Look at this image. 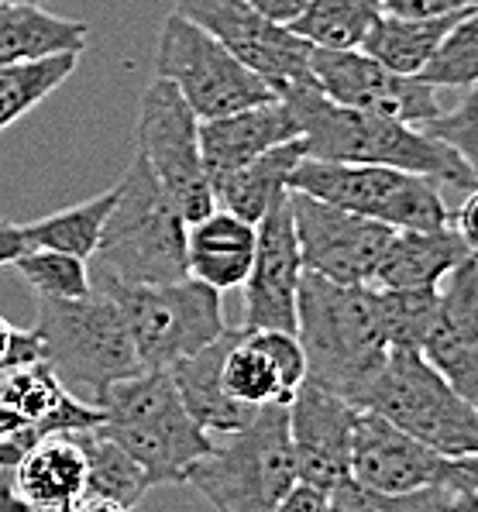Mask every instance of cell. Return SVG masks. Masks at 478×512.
Segmentation results:
<instances>
[{
  "label": "cell",
  "instance_id": "obj_37",
  "mask_svg": "<svg viewBox=\"0 0 478 512\" xmlns=\"http://www.w3.org/2000/svg\"><path fill=\"white\" fill-rule=\"evenodd\" d=\"M38 361H42V337L35 334V327L21 330L0 317V375L21 372Z\"/></svg>",
  "mask_w": 478,
  "mask_h": 512
},
{
  "label": "cell",
  "instance_id": "obj_25",
  "mask_svg": "<svg viewBox=\"0 0 478 512\" xmlns=\"http://www.w3.org/2000/svg\"><path fill=\"white\" fill-rule=\"evenodd\" d=\"M90 28L49 14L42 4H0V62H31L49 55H80Z\"/></svg>",
  "mask_w": 478,
  "mask_h": 512
},
{
  "label": "cell",
  "instance_id": "obj_6",
  "mask_svg": "<svg viewBox=\"0 0 478 512\" xmlns=\"http://www.w3.org/2000/svg\"><path fill=\"white\" fill-rule=\"evenodd\" d=\"M217 512H276L296 485L286 406H262L241 430L214 437V451L186 475Z\"/></svg>",
  "mask_w": 478,
  "mask_h": 512
},
{
  "label": "cell",
  "instance_id": "obj_15",
  "mask_svg": "<svg viewBox=\"0 0 478 512\" xmlns=\"http://www.w3.org/2000/svg\"><path fill=\"white\" fill-rule=\"evenodd\" d=\"M310 80L327 100L355 110L396 117L420 128L444 110L441 90L420 76H399L365 55L362 49H317L310 45Z\"/></svg>",
  "mask_w": 478,
  "mask_h": 512
},
{
  "label": "cell",
  "instance_id": "obj_32",
  "mask_svg": "<svg viewBox=\"0 0 478 512\" xmlns=\"http://www.w3.org/2000/svg\"><path fill=\"white\" fill-rule=\"evenodd\" d=\"M80 55H49L31 62H0V131L31 114L73 76Z\"/></svg>",
  "mask_w": 478,
  "mask_h": 512
},
{
  "label": "cell",
  "instance_id": "obj_34",
  "mask_svg": "<svg viewBox=\"0 0 478 512\" xmlns=\"http://www.w3.org/2000/svg\"><path fill=\"white\" fill-rule=\"evenodd\" d=\"M420 80L437 90H468L478 80V21L475 11H468L454 28L437 42L430 59L423 62Z\"/></svg>",
  "mask_w": 478,
  "mask_h": 512
},
{
  "label": "cell",
  "instance_id": "obj_7",
  "mask_svg": "<svg viewBox=\"0 0 478 512\" xmlns=\"http://www.w3.org/2000/svg\"><path fill=\"white\" fill-rule=\"evenodd\" d=\"M289 189L348 214L379 220L393 231H434L451 220L437 179L389 165L300 159L289 176Z\"/></svg>",
  "mask_w": 478,
  "mask_h": 512
},
{
  "label": "cell",
  "instance_id": "obj_39",
  "mask_svg": "<svg viewBox=\"0 0 478 512\" xmlns=\"http://www.w3.org/2000/svg\"><path fill=\"white\" fill-rule=\"evenodd\" d=\"M276 512H327V492L324 488H313L307 482H296L282 495Z\"/></svg>",
  "mask_w": 478,
  "mask_h": 512
},
{
  "label": "cell",
  "instance_id": "obj_1",
  "mask_svg": "<svg viewBox=\"0 0 478 512\" xmlns=\"http://www.w3.org/2000/svg\"><path fill=\"white\" fill-rule=\"evenodd\" d=\"M279 100L293 110L307 159L351 162V165H389V169L420 172L441 186H458L472 193L478 176L454 148L423 135L413 124L396 117L355 110L327 100L317 86H286Z\"/></svg>",
  "mask_w": 478,
  "mask_h": 512
},
{
  "label": "cell",
  "instance_id": "obj_38",
  "mask_svg": "<svg viewBox=\"0 0 478 512\" xmlns=\"http://www.w3.org/2000/svg\"><path fill=\"white\" fill-rule=\"evenodd\" d=\"M475 7V0H379L382 14L396 18H441V14H458Z\"/></svg>",
  "mask_w": 478,
  "mask_h": 512
},
{
  "label": "cell",
  "instance_id": "obj_24",
  "mask_svg": "<svg viewBox=\"0 0 478 512\" xmlns=\"http://www.w3.org/2000/svg\"><path fill=\"white\" fill-rule=\"evenodd\" d=\"M11 485L38 512L73 509L86 495V461L80 444L69 433L38 437L14 464Z\"/></svg>",
  "mask_w": 478,
  "mask_h": 512
},
{
  "label": "cell",
  "instance_id": "obj_10",
  "mask_svg": "<svg viewBox=\"0 0 478 512\" xmlns=\"http://www.w3.org/2000/svg\"><path fill=\"white\" fill-rule=\"evenodd\" d=\"M155 73L159 80L176 86L179 97L200 121L276 100V90L262 76L234 59L217 38H210L179 11H172L162 25Z\"/></svg>",
  "mask_w": 478,
  "mask_h": 512
},
{
  "label": "cell",
  "instance_id": "obj_13",
  "mask_svg": "<svg viewBox=\"0 0 478 512\" xmlns=\"http://www.w3.org/2000/svg\"><path fill=\"white\" fill-rule=\"evenodd\" d=\"M176 11L207 31L238 62L276 90L310 86V42L296 38L286 25L262 18L245 0H176Z\"/></svg>",
  "mask_w": 478,
  "mask_h": 512
},
{
  "label": "cell",
  "instance_id": "obj_21",
  "mask_svg": "<svg viewBox=\"0 0 478 512\" xmlns=\"http://www.w3.org/2000/svg\"><path fill=\"white\" fill-rule=\"evenodd\" d=\"M255 258V224L224 207H214L207 217L186 227V275L231 293L241 289L252 272Z\"/></svg>",
  "mask_w": 478,
  "mask_h": 512
},
{
  "label": "cell",
  "instance_id": "obj_42",
  "mask_svg": "<svg viewBox=\"0 0 478 512\" xmlns=\"http://www.w3.org/2000/svg\"><path fill=\"white\" fill-rule=\"evenodd\" d=\"M475 214H478V196H475V189H472V193L465 196V203H461V207H458V214H451V220H448V224H451L454 231H458L461 238H465L468 244H472V248L478 244V234H475Z\"/></svg>",
  "mask_w": 478,
  "mask_h": 512
},
{
  "label": "cell",
  "instance_id": "obj_17",
  "mask_svg": "<svg viewBox=\"0 0 478 512\" xmlns=\"http://www.w3.org/2000/svg\"><path fill=\"white\" fill-rule=\"evenodd\" d=\"M358 406L317 382H303L286 403L289 447H293L296 482L334 488L348 478L351 433Z\"/></svg>",
  "mask_w": 478,
  "mask_h": 512
},
{
  "label": "cell",
  "instance_id": "obj_9",
  "mask_svg": "<svg viewBox=\"0 0 478 512\" xmlns=\"http://www.w3.org/2000/svg\"><path fill=\"white\" fill-rule=\"evenodd\" d=\"M114 299L141 368H169L227 330L221 293L197 279L162 286H104Z\"/></svg>",
  "mask_w": 478,
  "mask_h": 512
},
{
  "label": "cell",
  "instance_id": "obj_12",
  "mask_svg": "<svg viewBox=\"0 0 478 512\" xmlns=\"http://www.w3.org/2000/svg\"><path fill=\"white\" fill-rule=\"evenodd\" d=\"M348 478L375 492L403 495L420 488H478V454L444 458L372 409H358Z\"/></svg>",
  "mask_w": 478,
  "mask_h": 512
},
{
  "label": "cell",
  "instance_id": "obj_23",
  "mask_svg": "<svg viewBox=\"0 0 478 512\" xmlns=\"http://www.w3.org/2000/svg\"><path fill=\"white\" fill-rule=\"evenodd\" d=\"M234 334H238V327H227L214 344L186 354V358H179L176 365L166 368L179 399H183L186 413H190L210 437H224V433L241 430L255 413V409L234 403L221 385V365H224V354L231 348Z\"/></svg>",
  "mask_w": 478,
  "mask_h": 512
},
{
  "label": "cell",
  "instance_id": "obj_8",
  "mask_svg": "<svg viewBox=\"0 0 478 512\" xmlns=\"http://www.w3.org/2000/svg\"><path fill=\"white\" fill-rule=\"evenodd\" d=\"M362 409H372L444 458L478 454L475 403L451 389L420 351H389L386 365L368 382Z\"/></svg>",
  "mask_w": 478,
  "mask_h": 512
},
{
  "label": "cell",
  "instance_id": "obj_41",
  "mask_svg": "<svg viewBox=\"0 0 478 512\" xmlns=\"http://www.w3.org/2000/svg\"><path fill=\"white\" fill-rule=\"evenodd\" d=\"M248 7H255L262 18L276 21V25H289L296 21V14L307 7V0H245Z\"/></svg>",
  "mask_w": 478,
  "mask_h": 512
},
{
  "label": "cell",
  "instance_id": "obj_36",
  "mask_svg": "<svg viewBox=\"0 0 478 512\" xmlns=\"http://www.w3.org/2000/svg\"><path fill=\"white\" fill-rule=\"evenodd\" d=\"M475 110H478V97H475V86H468L465 97L458 100V107H444L437 117L420 124L423 135L437 138L441 145L454 148L468 165H475L478 159V121H475Z\"/></svg>",
  "mask_w": 478,
  "mask_h": 512
},
{
  "label": "cell",
  "instance_id": "obj_44",
  "mask_svg": "<svg viewBox=\"0 0 478 512\" xmlns=\"http://www.w3.org/2000/svg\"><path fill=\"white\" fill-rule=\"evenodd\" d=\"M73 512H131V509H124L121 502H111V499H97V495H83V499L73 506Z\"/></svg>",
  "mask_w": 478,
  "mask_h": 512
},
{
  "label": "cell",
  "instance_id": "obj_3",
  "mask_svg": "<svg viewBox=\"0 0 478 512\" xmlns=\"http://www.w3.org/2000/svg\"><path fill=\"white\" fill-rule=\"evenodd\" d=\"M186 220L141 155L117 183L114 207L86 258L90 286H162L186 279Z\"/></svg>",
  "mask_w": 478,
  "mask_h": 512
},
{
  "label": "cell",
  "instance_id": "obj_19",
  "mask_svg": "<svg viewBox=\"0 0 478 512\" xmlns=\"http://www.w3.org/2000/svg\"><path fill=\"white\" fill-rule=\"evenodd\" d=\"M307 382V358L286 330H238L221 365V385L248 409L286 406Z\"/></svg>",
  "mask_w": 478,
  "mask_h": 512
},
{
  "label": "cell",
  "instance_id": "obj_35",
  "mask_svg": "<svg viewBox=\"0 0 478 512\" xmlns=\"http://www.w3.org/2000/svg\"><path fill=\"white\" fill-rule=\"evenodd\" d=\"M21 279L28 282V289L35 299H83L90 296V269L83 258L62 255V251L49 248H28L25 255L14 262Z\"/></svg>",
  "mask_w": 478,
  "mask_h": 512
},
{
  "label": "cell",
  "instance_id": "obj_43",
  "mask_svg": "<svg viewBox=\"0 0 478 512\" xmlns=\"http://www.w3.org/2000/svg\"><path fill=\"white\" fill-rule=\"evenodd\" d=\"M0 512H38L25 495L14 492V485H0Z\"/></svg>",
  "mask_w": 478,
  "mask_h": 512
},
{
  "label": "cell",
  "instance_id": "obj_4",
  "mask_svg": "<svg viewBox=\"0 0 478 512\" xmlns=\"http://www.w3.org/2000/svg\"><path fill=\"white\" fill-rule=\"evenodd\" d=\"M97 409V430L138 464L148 488L183 485L193 464L214 451V437L186 413L166 368H141L107 385Z\"/></svg>",
  "mask_w": 478,
  "mask_h": 512
},
{
  "label": "cell",
  "instance_id": "obj_5",
  "mask_svg": "<svg viewBox=\"0 0 478 512\" xmlns=\"http://www.w3.org/2000/svg\"><path fill=\"white\" fill-rule=\"evenodd\" d=\"M42 361L73 399L97 406L107 385L141 372L114 299L90 289L83 299H35Z\"/></svg>",
  "mask_w": 478,
  "mask_h": 512
},
{
  "label": "cell",
  "instance_id": "obj_40",
  "mask_svg": "<svg viewBox=\"0 0 478 512\" xmlns=\"http://www.w3.org/2000/svg\"><path fill=\"white\" fill-rule=\"evenodd\" d=\"M25 251H28V241H25V234H21V224L0 217V269L14 265Z\"/></svg>",
  "mask_w": 478,
  "mask_h": 512
},
{
  "label": "cell",
  "instance_id": "obj_28",
  "mask_svg": "<svg viewBox=\"0 0 478 512\" xmlns=\"http://www.w3.org/2000/svg\"><path fill=\"white\" fill-rule=\"evenodd\" d=\"M117 186H111L107 193H97L83 203H73L66 210H56V214H45L38 220H28L21 224V234H25L28 248H49V251H62V255L73 258H90L93 248L100 241V231L107 224V214L114 207Z\"/></svg>",
  "mask_w": 478,
  "mask_h": 512
},
{
  "label": "cell",
  "instance_id": "obj_18",
  "mask_svg": "<svg viewBox=\"0 0 478 512\" xmlns=\"http://www.w3.org/2000/svg\"><path fill=\"white\" fill-rule=\"evenodd\" d=\"M420 354L468 403H478V265L475 255L437 286V313Z\"/></svg>",
  "mask_w": 478,
  "mask_h": 512
},
{
  "label": "cell",
  "instance_id": "obj_16",
  "mask_svg": "<svg viewBox=\"0 0 478 512\" xmlns=\"http://www.w3.org/2000/svg\"><path fill=\"white\" fill-rule=\"evenodd\" d=\"M300 244L293 231L289 189L269 203L255 224V258L245 279V320L238 330H286L296 334V289H300Z\"/></svg>",
  "mask_w": 478,
  "mask_h": 512
},
{
  "label": "cell",
  "instance_id": "obj_26",
  "mask_svg": "<svg viewBox=\"0 0 478 512\" xmlns=\"http://www.w3.org/2000/svg\"><path fill=\"white\" fill-rule=\"evenodd\" d=\"M300 159H307L300 138L269 148L265 155H258V159L241 165V169L227 172L224 179H217L214 200L221 203L224 210H231V214L258 224L265 210H269V203L289 189V176H293Z\"/></svg>",
  "mask_w": 478,
  "mask_h": 512
},
{
  "label": "cell",
  "instance_id": "obj_29",
  "mask_svg": "<svg viewBox=\"0 0 478 512\" xmlns=\"http://www.w3.org/2000/svg\"><path fill=\"white\" fill-rule=\"evenodd\" d=\"M327 512H478V488L430 485L420 492L389 495L344 478L327 488Z\"/></svg>",
  "mask_w": 478,
  "mask_h": 512
},
{
  "label": "cell",
  "instance_id": "obj_31",
  "mask_svg": "<svg viewBox=\"0 0 478 512\" xmlns=\"http://www.w3.org/2000/svg\"><path fill=\"white\" fill-rule=\"evenodd\" d=\"M379 14V0H307L286 28L317 49H362Z\"/></svg>",
  "mask_w": 478,
  "mask_h": 512
},
{
  "label": "cell",
  "instance_id": "obj_45",
  "mask_svg": "<svg viewBox=\"0 0 478 512\" xmlns=\"http://www.w3.org/2000/svg\"><path fill=\"white\" fill-rule=\"evenodd\" d=\"M0 4H45V0H0Z\"/></svg>",
  "mask_w": 478,
  "mask_h": 512
},
{
  "label": "cell",
  "instance_id": "obj_11",
  "mask_svg": "<svg viewBox=\"0 0 478 512\" xmlns=\"http://www.w3.org/2000/svg\"><path fill=\"white\" fill-rule=\"evenodd\" d=\"M135 141V155L145 159L148 172L186 224L207 217L217 207L214 186H210L200 155V117L186 107V100L169 80L155 76L141 93Z\"/></svg>",
  "mask_w": 478,
  "mask_h": 512
},
{
  "label": "cell",
  "instance_id": "obj_27",
  "mask_svg": "<svg viewBox=\"0 0 478 512\" xmlns=\"http://www.w3.org/2000/svg\"><path fill=\"white\" fill-rule=\"evenodd\" d=\"M468 11H475V7H468ZM468 11L441 14V18H396V14H379V18L372 21V28H368L362 52L372 55L389 73L417 76L423 69V62L430 59V52L437 49V42H441L454 28V21H461Z\"/></svg>",
  "mask_w": 478,
  "mask_h": 512
},
{
  "label": "cell",
  "instance_id": "obj_20",
  "mask_svg": "<svg viewBox=\"0 0 478 512\" xmlns=\"http://www.w3.org/2000/svg\"><path fill=\"white\" fill-rule=\"evenodd\" d=\"M300 138L296 117L282 100H265V104L234 110L224 117H210L200 121V155L203 169L210 176V186L224 179L227 172L241 169L269 148L286 145V141Z\"/></svg>",
  "mask_w": 478,
  "mask_h": 512
},
{
  "label": "cell",
  "instance_id": "obj_33",
  "mask_svg": "<svg viewBox=\"0 0 478 512\" xmlns=\"http://www.w3.org/2000/svg\"><path fill=\"white\" fill-rule=\"evenodd\" d=\"M375 313L389 351H420L437 313V289H375Z\"/></svg>",
  "mask_w": 478,
  "mask_h": 512
},
{
  "label": "cell",
  "instance_id": "obj_22",
  "mask_svg": "<svg viewBox=\"0 0 478 512\" xmlns=\"http://www.w3.org/2000/svg\"><path fill=\"white\" fill-rule=\"evenodd\" d=\"M475 248L451 224L434 231H393L368 286L375 289H437Z\"/></svg>",
  "mask_w": 478,
  "mask_h": 512
},
{
  "label": "cell",
  "instance_id": "obj_14",
  "mask_svg": "<svg viewBox=\"0 0 478 512\" xmlns=\"http://www.w3.org/2000/svg\"><path fill=\"white\" fill-rule=\"evenodd\" d=\"M289 207H293V231L300 244L303 272L320 275L341 286H368L386 251L393 227L348 214L331 203H320L307 193L289 189Z\"/></svg>",
  "mask_w": 478,
  "mask_h": 512
},
{
  "label": "cell",
  "instance_id": "obj_30",
  "mask_svg": "<svg viewBox=\"0 0 478 512\" xmlns=\"http://www.w3.org/2000/svg\"><path fill=\"white\" fill-rule=\"evenodd\" d=\"M69 437L80 444L83 461H86V495H97V499L121 502L124 509H135L148 492V482L141 475V468L111 437H104L97 427L76 430Z\"/></svg>",
  "mask_w": 478,
  "mask_h": 512
},
{
  "label": "cell",
  "instance_id": "obj_2",
  "mask_svg": "<svg viewBox=\"0 0 478 512\" xmlns=\"http://www.w3.org/2000/svg\"><path fill=\"white\" fill-rule=\"evenodd\" d=\"M296 341L307 358V382L362 409L368 382L389 358L372 286H341L303 272L296 289Z\"/></svg>",
  "mask_w": 478,
  "mask_h": 512
}]
</instances>
